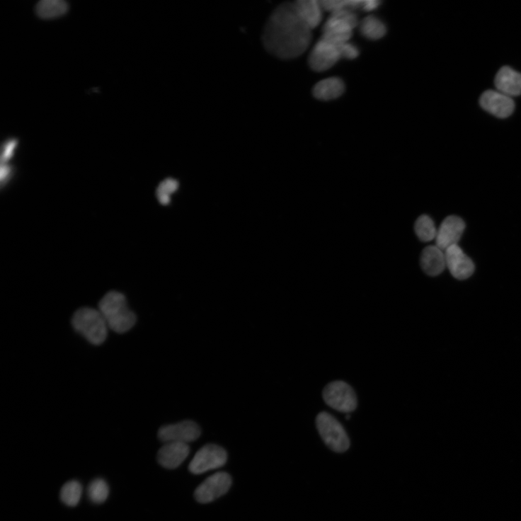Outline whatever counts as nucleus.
I'll use <instances>...</instances> for the list:
<instances>
[{
    "mask_svg": "<svg viewBox=\"0 0 521 521\" xmlns=\"http://www.w3.org/2000/svg\"><path fill=\"white\" fill-rule=\"evenodd\" d=\"M190 447L188 444L169 442L160 448L157 454L159 464L166 469L178 468L188 457Z\"/></svg>",
    "mask_w": 521,
    "mask_h": 521,
    "instance_id": "obj_14",
    "label": "nucleus"
},
{
    "mask_svg": "<svg viewBox=\"0 0 521 521\" xmlns=\"http://www.w3.org/2000/svg\"><path fill=\"white\" fill-rule=\"evenodd\" d=\"M311 30L299 15L295 4L285 3L277 7L269 18L263 43L266 50L278 58H297L311 45Z\"/></svg>",
    "mask_w": 521,
    "mask_h": 521,
    "instance_id": "obj_1",
    "label": "nucleus"
},
{
    "mask_svg": "<svg viewBox=\"0 0 521 521\" xmlns=\"http://www.w3.org/2000/svg\"><path fill=\"white\" fill-rule=\"evenodd\" d=\"M12 174V169L8 164H2L1 167V181L4 183L9 180Z\"/></svg>",
    "mask_w": 521,
    "mask_h": 521,
    "instance_id": "obj_29",
    "label": "nucleus"
},
{
    "mask_svg": "<svg viewBox=\"0 0 521 521\" xmlns=\"http://www.w3.org/2000/svg\"><path fill=\"white\" fill-rule=\"evenodd\" d=\"M344 91L343 81L339 78L333 77L317 83L314 88L313 93L319 101H329L337 99Z\"/></svg>",
    "mask_w": 521,
    "mask_h": 521,
    "instance_id": "obj_17",
    "label": "nucleus"
},
{
    "mask_svg": "<svg viewBox=\"0 0 521 521\" xmlns=\"http://www.w3.org/2000/svg\"><path fill=\"white\" fill-rule=\"evenodd\" d=\"M109 486L107 482L101 479L93 480L88 486V496L95 504L105 503L109 496Z\"/></svg>",
    "mask_w": 521,
    "mask_h": 521,
    "instance_id": "obj_23",
    "label": "nucleus"
},
{
    "mask_svg": "<svg viewBox=\"0 0 521 521\" xmlns=\"http://www.w3.org/2000/svg\"><path fill=\"white\" fill-rule=\"evenodd\" d=\"M108 328L119 334L133 328L137 322L136 314L127 304L125 297L118 291H110L102 299L99 309Z\"/></svg>",
    "mask_w": 521,
    "mask_h": 521,
    "instance_id": "obj_2",
    "label": "nucleus"
},
{
    "mask_svg": "<svg viewBox=\"0 0 521 521\" xmlns=\"http://www.w3.org/2000/svg\"><path fill=\"white\" fill-rule=\"evenodd\" d=\"M323 399L332 408L343 413H350L357 407V398L353 389L343 381L328 384L323 391Z\"/></svg>",
    "mask_w": 521,
    "mask_h": 521,
    "instance_id": "obj_6",
    "label": "nucleus"
},
{
    "mask_svg": "<svg viewBox=\"0 0 521 521\" xmlns=\"http://www.w3.org/2000/svg\"><path fill=\"white\" fill-rule=\"evenodd\" d=\"M201 430L197 423L184 420L175 425L161 427L158 432V437L164 443L180 442L188 444L199 439Z\"/></svg>",
    "mask_w": 521,
    "mask_h": 521,
    "instance_id": "obj_9",
    "label": "nucleus"
},
{
    "mask_svg": "<svg viewBox=\"0 0 521 521\" xmlns=\"http://www.w3.org/2000/svg\"><path fill=\"white\" fill-rule=\"evenodd\" d=\"M446 267L451 275L458 280H466L474 273L473 260L463 251L459 245H454L445 251Z\"/></svg>",
    "mask_w": 521,
    "mask_h": 521,
    "instance_id": "obj_11",
    "label": "nucleus"
},
{
    "mask_svg": "<svg viewBox=\"0 0 521 521\" xmlns=\"http://www.w3.org/2000/svg\"><path fill=\"white\" fill-rule=\"evenodd\" d=\"M82 486L78 481H71L65 483L60 492L62 503L70 507L76 506L81 498Z\"/></svg>",
    "mask_w": 521,
    "mask_h": 521,
    "instance_id": "obj_22",
    "label": "nucleus"
},
{
    "mask_svg": "<svg viewBox=\"0 0 521 521\" xmlns=\"http://www.w3.org/2000/svg\"><path fill=\"white\" fill-rule=\"evenodd\" d=\"M380 4L381 2L378 0H366V1L364 0L362 8L370 12L377 9Z\"/></svg>",
    "mask_w": 521,
    "mask_h": 521,
    "instance_id": "obj_28",
    "label": "nucleus"
},
{
    "mask_svg": "<svg viewBox=\"0 0 521 521\" xmlns=\"http://www.w3.org/2000/svg\"><path fill=\"white\" fill-rule=\"evenodd\" d=\"M179 186L178 182L172 178L163 181L156 189V197L163 205H167L171 202V197Z\"/></svg>",
    "mask_w": 521,
    "mask_h": 521,
    "instance_id": "obj_25",
    "label": "nucleus"
},
{
    "mask_svg": "<svg viewBox=\"0 0 521 521\" xmlns=\"http://www.w3.org/2000/svg\"><path fill=\"white\" fill-rule=\"evenodd\" d=\"M318 432L324 442L336 452H344L350 447V440L341 423L327 412L320 413L316 419Z\"/></svg>",
    "mask_w": 521,
    "mask_h": 521,
    "instance_id": "obj_5",
    "label": "nucleus"
},
{
    "mask_svg": "<svg viewBox=\"0 0 521 521\" xmlns=\"http://www.w3.org/2000/svg\"><path fill=\"white\" fill-rule=\"evenodd\" d=\"M18 145V141L15 139L7 140L3 147L1 155L2 164H8V161L13 157Z\"/></svg>",
    "mask_w": 521,
    "mask_h": 521,
    "instance_id": "obj_26",
    "label": "nucleus"
},
{
    "mask_svg": "<svg viewBox=\"0 0 521 521\" xmlns=\"http://www.w3.org/2000/svg\"><path fill=\"white\" fill-rule=\"evenodd\" d=\"M364 0H331L320 1L323 10L334 13L343 9L362 8Z\"/></svg>",
    "mask_w": 521,
    "mask_h": 521,
    "instance_id": "obj_24",
    "label": "nucleus"
},
{
    "mask_svg": "<svg viewBox=\"0 0 521 521\" xmlns=\"http://www.w3.org/2000/svg\"><path fill=\"white\" fill-rule=\"evenodd\" d=\"M296 8L307 24L314 29L322 19V7L316 0H298L294 2Z\"/></svg>",
    "mask_w": 521,
    "mask_h": 521,
    "instance_id": "obj_18",
    "label": "nucleus"
},
{
    "mask_svg": "<svg viewBox=\"0 0 521 521\" xmlns=\"http://www.w3.org/2000/svg\"><path fill=\"white\" fill-rule=\"evenodd\" d=\"M466 224L458 216H449L442 222L436 236V246L442 251L458 245L464 231Z\"/></svg>",
    "mask_w": 521,
    "mask_h": 521,
    "instance_id": "obj_13",
    "label": "nucleus"
},
{
    "mask_svg": "<svg viewBox=\"0 0 521 521\" xmlns=\"http://www.w3.org/2000/svg\"><path fill=\"white\" fill-rule=\"evenodd\" d=\"M340 58L338 47L321 38L314 47L309 63L312 70L323 72L334 67Z\"/></svg>",
    "mask_w": 521,
    "mask_h": 521,
    "instance_id": "obj_10",
    "label": "nucleus"
},
{
    "mask_svg": "<svg viewBox=\"0 0 521 521\" xmlns=\"http://www.w3.org/2000/svg\"><path fill=\"white\" fill-rule=\"evenodd\" d=\"M420 265L430 276L440 275L447 268L445 251L437 246L426 247L421 253Z\"/></svg>",
    "mask_w": 521,
    "mask_h": 521,
    "instance_id": "obj_15",
    "label": "nucleus"
},
{
    "mask_svg": "<svg viewBox=\"0 0 521 521\" xmlns=\"http://www.w3.org/2000/svg\"><path fill=\"white\" fill-rule=\"evenodd\" d=\"M362 35L368 40H378L387 33V27L378 18L370 16L365 18L360 24Z\"/></svg>",
    "mask_w": 521,
    "mask_h": 521,
    "instance_id": "obj_20",
    "label": "nucleus"
},
{
    "mask_svg": "<svg viewBox=\"0 0 521 521\" xmlns=\"http://www.w3.org/2000/svg\"><path fill=\"white\" fill-rule=\"evenodd\" d=\"M358 24L357 16L350 9L332 13L323 28V39L339 47L348 42L353 29Z\"/></svg>",
    "mask_w": 521,
    "mask_h": 521,
    "instance_id": "obj_4",
    "label": "nucleus"
},
{
    "mask_svg": "<svg viewBox=\"0 0 521 521\" xmlns=\"http://www.w3.org/2000/svg\"><path fill=\"white\" fill-rule=\"evenodd\" d=\"M341 58L353 59L360 55V51L353 45L346 42L338 47Z\"/></svg>",
    "mask_w": 521,
    "mask_h": 521,
    "instance_id": "obj_27",
    "label": "nucleus"
},
{
    "mask_svg": "<svg viewBox=\"0 0 521 521\" xmlns=\"http://www.w3.org/2000/svg\"><path fill=\"white\" fill-rule=\"evenodd\" d=\"M479 102L485 111L498 118H508L515 110L513 98L497 90H488L483 92Z\"/></svg>",
    "mask_w": 521,
    "mask_h": 521,
    "instance_id": "obj_12",
    "label": "nucleus"
},
{
    "mask_svg": "<svg viewBox=\"0 0 521 521\" xmlns=\"http://www.w3.org/2000/svg\"><path fill=\"white\" fill-rule=\"evenodd\" d=\"M414 229L418 238L423 242L436 239L437 230L433 219L428 215H421L415 223Z\"/></svg>",
    "mask_w": 521,
    "mask_h": 521,
    "instance_id": "obj_21",
    "label": "nucleus"
},
{
    "mask_svg": "<svg viewBox=\"0 0 521 521\" xmlns=\"http://www.w3.org/2000/svg\"><path fill=\"white\" fill-rule=\"evenodd\" d=\"M71 322L74 330L94 345L103 344L108 337L109 328L99 310L81 308L74 313Z\"/></svg>",
    "mask_w": 521,
    "mask_h": 521,
    "instance_id": "obj_3",
    "label": "nucleus"
},
{
    "mask_svg": "<svg viewBox=\"0 0 521 521\" xmlns=\"http://www.w3.org/2000/svg\"><path fill=\"white\" fill-rule=\"evenodd\" d=\"M497 91L510 96L521 94V74L510 67L502 68L495 79Z\"/></svg>",
    "mask_w": 521,
    "mask_h": 521,
    "instance_id": "obj_16",
    "label": "nucleus"
},
{
    "mask_svg": "<svg viewBox=\"0 0 521 521\" xmlns=\"http://www.w3.org/2000/svg\"><path fill=\"white\" fill-rule=\"evenodd\" d=\"M350 415H347V416H346V419H347V420H349V419H350Z\"/></svg>",
    "mask_w": 521,
    "mask_h": 521,
    "instance_id": "obj_30",
    "label": "nucleus"
},
{
    "mask_svg": "<svg viewBox=\"0 0 521 521\" xmlns=\"http://www.w3.org/2000/svg\"><path fill=\"white\" fill-rule=\"evenodd\" d=\"M232 484L231 476L224 472L217 473L207 478L195 490L194 497L200 503H208L226 494Z\"/></svg>",
    "mask_w": 521,
    "mask_h": 521,
    "instance_id": "obj_8",
    "label": "nucleus"
},
{
    "mask_svg": "<svg viewBox=\"0 0 521 521\" xmlns=\"http://www.w3.org/2000/svg\"><path fill=\"white\" fill-rule=\"evenodd\" d=\"M227 452L222 447L210 444L202 447L195 454L189 471L194 474H201L224 466L227 462Z\"/></svg>",
    "mask_w": 521,
    "mask_h": 521,
    "instance_id": "obj_7",
    "label": "nucleus"
},
{
    "mask_svg": "<svg viewBox=\"0 0 521 521\" xmlns=\"http://www.w3.org/2000/svg\"><path fill=\"white\" fill-rule=\"evenodd\" d=\"M69 7L63 0H42L36 6L38 16L43 19H53L64 16Z\"/></svg>",
    "mask_w": 521,
    "mask_h": 521,
    "instance_id": "obj_19",
    "label": "nucleus"
}]
</instances>
